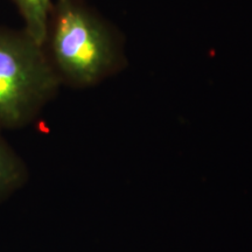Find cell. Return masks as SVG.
I'll return each mask as SVG.
<instances>
[{
	"label": "cell",
	"instance_id": "obj_2",
	"mask_svg": "<svg viewBox=\"0 0 252 252\" xmlns=\"http://www.w3.org/2000/svg\"><path fill=\"white\" fill-rule=\"evenodd\" d=\"M61 86L42 45L24 28L0 26V127L28 124Z\"/></svg>",
	"mask_w": 252,
	"mask_h": 252
},
{
	"label": "cell",
	"instance_id": "obj_1",
	"mask_svg": "<svg viewBox=\"0 0 252 252\" xmlns=\"http://www.w3.org/2000/svg\"><path fill=\"white\" fill-rule=\"evenodd\" d=\"M43 48L61 84L94 87L125 65L116 28L84 0H54Z\"/></svg>",
	"mask_w": 252,
	"mask_h": 252
},
{
	"label": "cell",
	"instance_id": "obj_4",
	"mask_svg": "<svg viewBox=\"0 0 252 252\" xmlns=\"http://www.w3.org/2000/svg\"><path fill=\"white\" fill-rule=\"evenodd\" d=\"M20 172L19 161L8 145L0 137V190L9 187Z\"/></svg>",
	"mask_w": 252,
	"mask_h": 252
},
{
	"label": "cell",
	"instance_id": "obj_3",
	"mask_svg": "<svg viewBox=\"0 0 252 252\" xmlns=\"http://www.w3.org/2000/svg\"><path fill=\"white\" fill-rule=\"evenodd\" d=\"M24 21V30L43 46L54 0H12Z\"/></svg>",
	"mask_w": 252,
	"mask_h": 252
}]
</instances>
